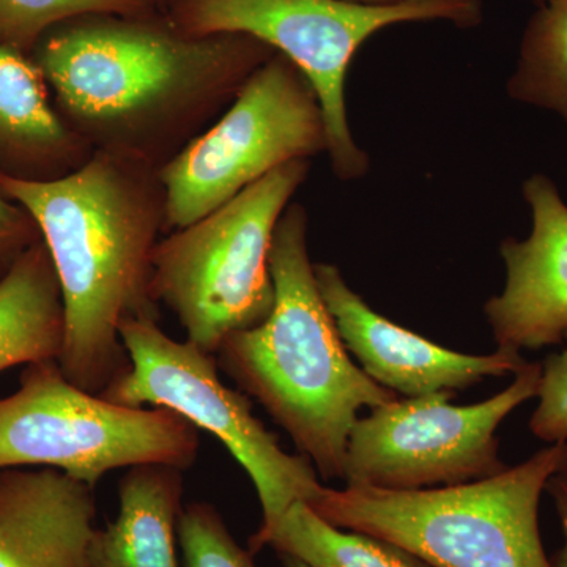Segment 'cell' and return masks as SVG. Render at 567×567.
Listing matches in <instances>:
<instances>
[{"label": "cell", "mask_w": 567, "mask_h": 567, "mask_svg": "<svg viewBox=\"0 0 567 567\" xmlns=\"http://www.w3.org/2000/svg\"><path fill=\"white\" fill-rule=\"evenodd\" d=\"M275 54L241 33L185 35L159 7L71 18L44 33L31 58L55 110L93 152L162 169Z\"/></svg>", "instance_id": "obj_1"}, {"label": "cell", "mask_w": 567, "mask_h": 567, "mask_svg": "<svg viewBox=\"0 0 567 567\" xmlns=\"http://www.w3.org/2000/svg\"><path fill=\"white\" fill-rule=\"evenodd\" d=\"M0 193L32 216L51 254L65 305L58 360L63 374L102 394L130 368L123 323L158 320L152 256L166 224L159 169L93 152L84 166L58 181L0 175Z\"/></svg>", "instance_id": "obj_2"}, {"label": "cell", "mask_w": 567, "mask_h": 567, "mask_svg": "<svg viewBox=\"0 0 567 567\" xmlns=\"http://www.w3.org/2000/svg\"><path fill=\"white\" fill-rule=\"evenodd\" d=\"M270 274V316L229 336L216 353L218 363L262 404L323 480H344L358 412L398 401V394L350 360L317 286L303 205L290 204L276 226Z\"/></svg>", "instance_id": "obj_3"}, {"label": "cell", "mask_w": 567, "mask_h": 567, "mask_svg": "<svg viewBox=\"0 0 567 567\" xmlns=\"http://www.w3.org/2000/svg\"><path fill=\"white\" fill-rule=\"evenodd\" d=\"M567 470V442L475 483L390 491L322 487L308 506L328 524L402 548L429 567H554L537 524L548 480Z\"/></svg>", "instance_id": "obj_4"}, {"label": "cell", "mask_w": 567, "mask_h": 567, "mask_svg": "<svg viewBox=\"0 0 567 567\" xmlns=\"http://www.w3.org/2000/svg\"><path fill=\"white\" fill-rule=\"evenodd\" d=\"M167 20L192 37L241 33L262 41L293 62L322 107L331 167L341 181L369 171L368 153L354 141L347 115L350 63L377 32L405 22L446 21L473 28L481 0H405L368 6L352 0H159Z\"/></svg>", "instance_id": "obj_5"}, {"label": "cell", "mask_w": 567, "mask_h": 567, "mask_svg": "<svg viewBox=\"0 0 567 567\" xmlns=\"http://www.w3.org/2000/svg\"><path fill=\"white\" fill-rule=\"evenodd\" d=\"M309 169L311 159L284 164L223 207L159 238L152 256L153 298L177 317L186 341L216 354L229 336L270 316L271 241Z\"/></svg>", "instance_id": "obj_6"}, {"label": "cell", "mask_w": 567, "mask_h": 567, "mask_svg": "<svg viewBox=\"0 0 567 567\" xmlns=\"http://www.w3.org/2000/svg\"><path fill=\"white\" fill-rule=\"evenodd\" d=\"M199 446L178 413L106 401L71 383L58 361L24 365L18 390L0 395V472L44 466L96 487L118 468H189Z\"/></svg>", "instance_id": "obj_7"}, {"label": "cell", "mask_w": 567, "mask_h": 567, "mask_svg": "<svg viewBox=\"0 0 567 567\" xmlns=\"http://www.w3.org/2000/svg\"><path fill=\"white\" fill-rule=\"evenodd\" d=\"M322 107L303 71L276 52L215 122L159 169L164 235L223 207L295 159L327 153Z\"/></svg>", "instance_id": "obj_8"}, {"label": "cell", "mask_w": 567, "mask_h": 567, "mask_svg": "<svg viewBox=\"0 0 567 567\" xmlns=\"http://www.w3.org/2000/svg\"><path fill=\"white\" fill-rule=\"evenodd\" d=\"M130 368L102 398L126 406H162L215 435L249 477L262 506V525L270 527L297 502L322 491L315 465L290 456L276 436L252 415L251 402L218 377L216 354L193 342L175 341L158 320H126L121 328Z\"/></svg>", "instance_id": "obj_9"}, {"label": "cell", "mask_w": 567, "mask_h": 567, "mask_svg": "<svg viewBox=\"0 0 567 567\" xmlns=\"http://www.w3.org/2000/svg\"><path fill=\"white\" fill-rule=\"evenodd\" d=\"M543 364L527 363L502 393L475 405H451L453 393L406 398L357 420L347 445V486L416 491L475 483L502 473L496 429L537 398Z\"/></svg>", "instance_id": "obj_10"}, {"label": "cell", "mask_w": 567, "mask_h": 567, "mask_svg": "<svg viewBox=\"0 0 567 567\" xmlns=\"http://www.w3.org/2000/svg\"><path fill=\"white\" fill-rule=\"evenodd\" d=\"M315 274L346 349L360 361L365 374L394 393L406 398L453 393L486 377L516 374L527 364L513 350L465 354L436 346L375 312L350 289L334 265L316 264Z\"/></svg>", "instance_id": "obj_11"}, {"label": "cell", "mask_w": 567, "mask_h": 567, "mask_svg": "<svg viewBox=\"0 0 567 567\" xmlns=\"http://www.w3.org/2000/svg\"><path fill=\"white\" fill-rule=\"evenodd\" d=\"M524 197L532 234L503 241L505 289L484 306L498 349L518 353L559 344L567 334V204L546 175L529 177Z\"/></svg>", "instance_id": "obj_12"}, {"label": "cell", "mask_w": 567, "mask_h": 567, "mask_svg": "<svg viewBox=\"0 0 567 567\" xmlns=\"http://www.w3.org/2000/svg\"><path fill=\"white\" fill-rule=\"evenodd\" d=\"M95 487L54 468L0 472V567H92Z\"/></svg>", "instance_id": "obj_13"}, {"label": "cell", "mask_w": 567, "mask_h": 567, "mask_svg": "<svg viewBox=\"0 0 567 567\" xmlns=\"http://www.w3.org/2000/svg\"><path fill=\"white\" fill-rule=\"evenodd\" d=\"M93 148L66 125L31 55L0 44V175L21 182L66 177Z\"/></svg>", "instance_id": "obj_14"}, {"label": "cell", "mask_w": 567, "mask_h": 567, "mask_svg": "<svg viewBox=\"0 0 567 567\" xmlns=\"http://www.w3.org/2000/svg\"><path fill=\"white\" fill-rule=\"evenodd\" d=\"M182 472L164 464L128 468L118 484L117 518L93 533L92 567H178Z\"/></svg>", "instance_id": "obj_15"}, {"label": "cell", "mask_w": 567, "mask_h": 567, "mask_svg": "<svg viewBox=\"0 0 567 567\" xmlns=\"http://www.w3.org/2000/svg\"><path fill=\"white\" fill-rule=\"evenodd\" d=\"M65 342L61 282L43 240L0 279V372L58 361Z\"/></svg>", "instance_id": "obj_16"}, {"label": "cell", "mask_w": 567, "mask_h": 567, "mask_svg": "<svg viewBox=\"0 0 567 567\" xmlns=\"http://www.w3.org/2000/svg\"><path fill=\"white\" fill-rule=\"evenodd\" d=\"M265 547L311 567H429L402 548L333 527L303 502L293 503L276 524L259 527L249 537L252 555Z\"/></svg>", "instance_id": "obj_17"}, {"label": "cell", "mask_w": 567, "mask_h": 567, "mask_svg": "<svg viewBox=\"0 0 567 567\" xmlns=\"http://www.w3.org/2000/svg\"><path fill=\"white\" fill-rule=\"evenodd\" d=\"M507 93L567 122V0H548L529 18Z\"/></svg>", "instance_id": "obj_18"}, {"label": "cell", "mask_w": 567, "mask_h": 567, "mask_svg": "<svg viewBox=\"0 0 567 567\" xmlns=\"http://www.w3.org/2000/svg\"><path fill=\"white\" fill-rule=\"evenodd\" d=\"M159 7V0H0V44L32 55L44 33L71 18L145 14Z\"/></svg>", "instance_id": "obj_19"}, {"label": "cell", "mask_w": 567, "mask_h": 567, "mask_svg": "<svg viewBox=\"0 0 567 567\" xmlns=\"http://www.w3.org/2000/svg\"><path fill=\"white\" fill-rule=\"evenodd\" d=\"M177 533L185 567H257L208 503L183 507Z\"/></svg>", "instance_id": "obj_20"}, {"label": "cell", "mask_w": 567, "mask_h": 567, "mask_svg": "<svg viewBox=\"0 0 567 567\" xmlns=\"http://www.w3.org/2000/svg\"><path fill=\"white\" fill-rule=\"evenodd\" d=\"M537 398L529 420L533 434L547 443L567 442V349L544 361Z\"/></svg>", "instance_id": "obj_21"}, {"label": "cell", "mask_w": 567, "mask_h": 567, "mask_svg": "<svg viewBox=\"0 0 567 567\" xmlns=\"http://www.w3.org/2000/svg\"><path fill=\"white\" fill-rule=\"evenodd\" d=\"M40 240L39 226L32 216L0 193V279Z\"/></svg>", "instance_id": "obj_22"}, {"label": "cell", "mask_w": 567, "mask_h": 567, "mask_svg": "<svg viewBox=\"0 0 567 567\" xmlns=\"http://www.w3.org/2000/svg\"><path fill=\"white\" fill-rule=\"evenodd\" d=\"M546 491L554 498L559 522H561L563 535H565V546L550 559L551 566L567 567V470L551 476L548 480Z\"/></svg>", "instance_id": "obj_23"}, {"label": "cell", "mask_w": 567, "mask_h": 567, "mask_svg": "<svg viewBox=\"0 0 567 567\" xmlns=\"http://www.w3.org/2000/svg\"><path fill=\"white\" fill-rule=\"evenodd\" d=\"M352 2L368 3V6H391V3L405 2V0H352Z\"/></svg>", "instance_id": "obj_24"}, {"label": "cell", "mask_w": 567, "mask_h": 567, "mask_svg": "<svg viewBox=\"0 0 567 567\" xmlns=\"http://www.w3.org/2000/svg\"><path fill=\"white\" fill-rule=\"evenodd\" d=\"M284 567H311L308 565H305L303 561H300V559L292 558V557H281Z\"/></svg>", "instance_id": "obj_25"}, {"label": "cell", "mask_w": 567, "mask_h": 567, "mask_svg": "<svg viewBox=\"0 0 567 567\" xmlns=\"http://www.w3.org/2000/svg\"><path fill=\"white\" fill-rule=\"evenodd\" d=\"M532 2H536L537 6H543V3L548 2V0H532Z\"/></svg>", "instance_id": "obj_26"}]
</instances>
